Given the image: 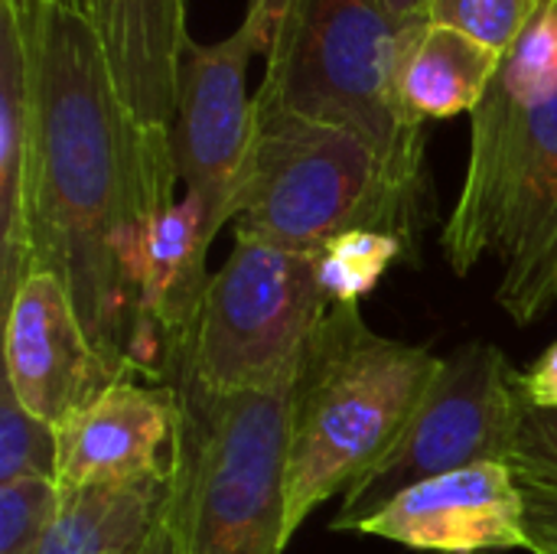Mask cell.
Returning a JSON list of instances; mask_svg holds the SVG:
<instances>
[{
    "mask_svg": "<svg viewBox=\"0 0 557 554\" xmlns=\"http://www.w3.org/2000/svg\"><path fill=\"white\" fill-rule=\"evenodd\" d=\"M3 382L16 402L59 428L121 376L88 340L59 274L33 268L3 310Z\"/></svg>",
    "mask_w": 557,
    "mask_h": 554,
    "instance_id": "obj_10",
    "label": "cell"
},
{
    "mask_svg": "<svg viewBox=\"0 0 557 554\" xmlns=\"http://www.w3.org/2000/svg\"><path fill=\"white\" fill-rule=\"evenodd\" d=\"M13 3V10L20 13V23H29L46 3H52V0H10Z\"/></svg>",
    "mask_w": 557,
    "mask_h": 554,
    "instance_id": "obj_26",
    "label": "cell"
},
{
    "mask_svg": "<svg viewBox=\"0 0 557 554\" xmlns=\"http://www.w3.org/2000/svg\"><path fill=\"white\" fill-rule=\"evenodd\" d=\"M411 29L379 0H290L258 98L362 137L392 180L424 199V124L398 91Z\"/></svg>",
    "mask_w": 557,
    "mask_h": 554,
    "instance_id": "obj_5",
    "label": "cell"
},
{
    "mask_svg": "<svg viewBox=\"0 0 557 554\" xmlns=\"http://www.w3.org/2000/svg\"><path fill=\"white\" fill-rule=\"evenodd\" d=\"M542 0H428V23L454 26L496 52H509Z\"/></svg>",
    "mask_w": 557,
    "mask_h": 554,
    "instance_id": "obj_21",
    "label": "cell"
},
{
    "mask_svg": "<svg viewBox=\"0 0 557 554\" xmlns=\"http://www.w3.org/2000/svg\"><path fill=\"white\" fill-rule=\"evenodd\" d=\"M131 111L173 131L189 26L186 0H78Z\"/></svg>",
    "mask_w": 557,
    "mask_h": 554,
    "instance_id": "obj_14",
    "label": "cell"
},
{
    "mask_svg": "<svg viewBox=\"0 0 557 554\" xmlns=\"http://www.w3.org/2000/svg\"><path fill=\"white\" fill-rule=\"evenodd\" d=\"M421 199L405 193L356 134L251 98V137L235 193V232L320 251L352 229L414 242Z\"/></svg>",
    "mask_w": 557,
    "mask_h": 554,
    "instance_id": "obj_6",
    "label": "cell"
},
{
    "mask_svg": "<svg viewBox=\"0 0 557 554\" xmlns=\"http://www.w3.org/2000/svg\"><path fill=\"white\" fill-rule=\"evenodd\" d=\"M176 395L166 529L173 554L287 552V424L290 382L251 392H209L183 356L166 362Z\"/></svg>",
    "mask_w": 557,
    "mask_h": 554,
    "instance_id": "obj_3",
    "label": "cell"
},
{
    "mask_svg": "<svg viewBox=\"0 0 557 554\" xmlns=\"http://www.w3.org/2000/svg\"><path fill=\"white\" fill-rule=\"evenodd\" d=\"M356 532L424 554H535L516 473L493 460L405 490Z\"/></svg>",
    "mask_w": 557,
    "mask_h": 554,
    "instance_id": "obj_11",
    "label": "cell"
},
{
    "mask_svg": "<svg viewBox=\"0 0 557 554\" xmlns=\"http://www.w3.org/2000/svg\"><path fill=\"white\" fill-rule=\"evenodd\" d=\"M59 509L55 480H16L0 487V554H42Z\"/></svg>",
    "mask_w": 557,
    "mask_h": 554,
    "instance_id": "obj_22",
    "label": "cell"
},
{
    "mask_svg": "<svg viewBox=\"0 0 557 554\" xmlns=\"http://www.w3.org/2000/svg\"><path fill=\"white\" fill-rule=\"evenodd\" d=\"M29 144H33V95L29 56L20 13L0 0V300H13L29 274Z\"/></svg>",
    "mask_w": 557,
    "mask_h": 554,
    "instance_id": "obj_15",
    "label": "cell"
},
{
    "mask_svg": "<svg viewBox=\"0 0 557 554\" xmlns=\"http://www.w3.org/2000/svg\"><path fill=\"white\" fill-rule=\"evenodd\" d=\"M147 554H173V542H170V529H166V516H163V526L153 539V545L147 549Z\"/></svg>",
    "mask_w": 557,
    "mask_h": 554,
    "instance_id": "obj_27",
    "label": "cell"
},
{
    "mask_svg": "<svg viewBox=\"0 0 557 554\" xmlns=\"http://www.w3.org/2000/svg\"><path fill=\"white\" fill-rule=\"evenodd\" d=\"M326 310L320 251L235 232L232 255L209 278L199 327L176 353L209 392L271 389L297 376Z\"/></svg>",
    "mask_w": 557,
    "mask_h": 554,
    "instance_id": "obj_7",
    "label": "cell"
},
{
    "mask_svg": "<svg viewBox=\"0 0 557 554\" xmlns=\"http://www.w3.org/2000/svg\"><path fill=\"white\" fill-rule=\"evenodd\" d=\"M509 467L525 500L535 554H545L557 542V411L525 405Z\"/></svg>",
    "mask_w": 557,
    "mask_h": 554,
    "instance_id": "obj_18",
    "label": "cell"
},
{
    "mask_svg": "<svg viewBox=\"0 0 557 554\" xmlns=\"http://www.w3.org/2000/svg\"><path fill=\"white\" fill-rule=\"evenodd\" d=\"M209 248L202 206L189 193L153 206L117 245L137 317L163 330L170 356L183 349L199 327L209 287Z\"/></svg>",
    "mask_w": 557,
    "mask_h": 554,
    "instance_id": "obj_13",
    "label": "cell"
},
{
    "mask_svg": "<svg viewBox=\"0 0 557 554\" xmlns=\"http://www.w3.org/2000/svg\"><path fill=\"white\" fill-rule=\"evenodd\" d=\"M176 395L121 379L55 428V487L82 490L170 477Z\"/></svg>",
    "mask_w": 557,
    "mask_h": 554,
    "instance_id": "obj_12",
    "label": "cell"
},
{
    "mask_svg": "<svg viewBox=\"0 0 557 554\" xmlns=\"http://www.w3.org/2000/svg\"><path fill=\"white\" fill-rule=\"evenodd\" d=\"M408 242L395 232L379 229H352L336 235L320 248V284L333 304L359 307L362 297L375 291L385 271L405 255Z\"/></svg>",
    "mask_w": 557,
    "mask_h": 554,
    "instance_id": "obj_19",
    "label": "cell"
},
{
    "mask_svg": "<svg viewBox=\"0 0 557 554\" xmlns=\"http://www.w3.org/2000/svg\"><path fill=\"white\" fill-rule=\"evenodd\" d=\"M545 554H557V542H555V545H552V549H548V552H545Z\"/></svg>",
    "mask_w": 557,
    "mask_h": 554,
    "instance_id": "obj_28",
    "label": "cell"
},
{
    "mask_svg": "<svg viewBox=\"0 0 557 554\" xmlns=\"http://www.w3.org/2000/svg\"><path fill=\"white\" fill-rule=\"evenodd\" d=\"M503 52L437 23H421L408 33L398 91L408 114L421 124L457 114H473L493 88Z\"/></svg>",
    "mask_w": 557,
    "mask_h": 554,
    "instance_id": "obj_16",
    "label": "cell"
},
{
    "mask_svg": "<svg viewBox=\"0 0 557 554\" xmlns=\"http://www.w3.org/2000/svg\"><path fill=\"white\" fill-rule=\"evenodd\" d=\"M261 52H271V36L245 16L222 42L193 39L180 65L173 153L186 193L202 206L209 245L235 222V193L251 137L248 65Z\"/></svg>",
    "mask_w": 557,
    "mask_h": 554,
    "instance_id": "obj_9",
    "label": "cell"
},
{
    "mask_svg": "<svg viewBox=\"0 0 557 554\" xmlns=\"http://www.w3.org/2000/svg\"><path fill=\"white\" fill-rule=\"evenodd\" d=\"M29 271L62 278L95 349L121 372L137 317L117 245L160 202L176 199L173 131L124 101L78 0H52L29 23Z\"/></svg>",
    "mask_w": 557,
    "mask_h": 554,
    "instance_id": "obj_1",
    "label": "cell"
},
{
    "mask_svg": "<svg viewBox=\"0 0 557 554\" xmlns=\"http://www.w3.org/2000/svg\"><path fill=\"white\" fill-rule=\"evenodd\" d=\"M516 369L493 343H467L447 356L392 451L343 493L336 532H356L405 490L473 467L512 464L525 398Z\"/></svg>",
    "mask_w": 557,
    "mask_h": 554,
    "instance_id": "obj_8",
    "label": "cell"
},
{
    "mask_svg": "<svg viewBox=\"0 0 557 554\" xmlns=\"http://www.w3.org/2000/svg\"><path fill=\"white\" fill-rule=\"evenodd\" d=\"M170 500V477L59 490L42 554H147Z\"/></svg>",
    "mask_w": 557,
    "mask_h": 554,
    "instance_id": "obj_17",
    "label": "cell"
},
{
    "mask_svg": "<svg viewBox=\"0 0 557 554\" xmlns=\"http://www.w3.org/2000/svg\"><path fill=\"white\" fill-rule=\"evenodd\" d=\"M398 26H421L428 23V0H379Z\"/></svg>",
    "mask_w": 557,
    "mask_h": 554,
    "instance_id": "obj_25",
    "label": "cell"
},
{
    "mask_svg": "<svg viewBox=\"0 0 557 554\" xmlns=\"http://www.w3.org/2000/svg\"><path fill=\"white\" fill-rule=\"evenodd\" d=\"M516 382H519L525 405L557 411V343L548 353H542V359L529 372H519Z\"/></svg>",
    "mask_w": 557,
    "mask_h": 554,
    "instance_id": "obj_23",
    "label": "cell"
},
{
    "mask_svg": "<svg viewBox=\"0 0 557 554\" xmlns=\"http://www.w3.org/2000/svg\"><path fill=\"white\" fill-rule=\"evenodd\" d=\"M287 7H290V0H248L245 16L255 20V23H261V26L268 29V36H271V42H274V33H277V26H281Z\"/></svg>",
    "mask_w": 557,
    "mask_h": 554,
    "instance_id": "obj_24",
    "label": "cell"
},
{
    "mask_svg": "<svg viewBox=\"0 0 557 554\" xmlns=\"http://www.w3.org/2000/svg\"><path fill=\"white\" fill-rule=\"evenodd\" d=\"M444 359L375 333L359 307L333 304L300 356L287 424V545L336 493L398 441Z\"/></svg>",
    "mask_w": 557,
    "mask_h": 554,
    "instance_id": "obj_2",
    "label": "cell"
},
{
    "mask_svg": "<svg viewBox=\"0 0 557 554\" xmlns=\"http://www.w3.org/2000/svg\"><path fill=\"white\" fill-rule=\"evenodd\" d=\"M16 480H55V428L29 415L13 389H0V487Z\"/></svg>",
    "mask_w": 557,
    "mask_h": 554,
    "instance_id": "obj_20",
    "label": "cell"
},
{
    "mask_svg": "<svg viewBox=\"0 0 557 554\" xmlns=\"http://www.w3.org/2000/svg\"><path fill=\"white\" fill-rule=\"evenodd\" d=\"M447 264L467 278L503 258L496 287L512 323L529 327L557 304V88L522 95L493 82L470 114V157L441 235Z\"/></svg>",
    "mask_w": 557,
    "mask_h": 554,
    "instance_id": "obj_4",
    "label": "cell"
}]
</instances>
